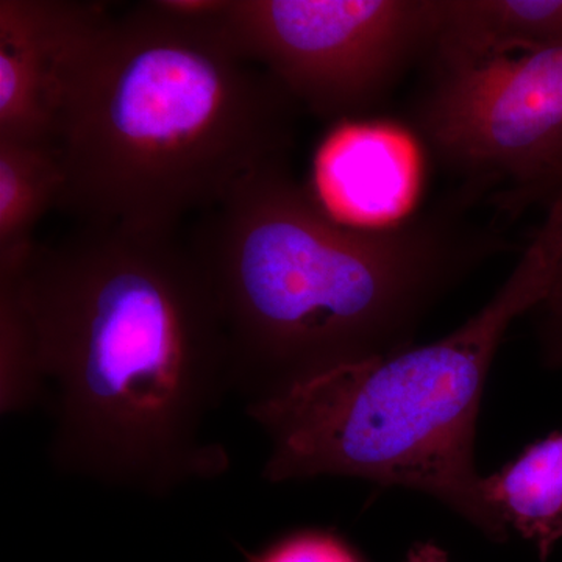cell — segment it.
<instances>
[{
	"label": "cell",
	"mask_w": 562,
	"mask_h": 562,
	"mask_svg": "<svg viewBox=\"0 0 562 562\" xmlns=\"http://www.w3.org/2000/svg\"><path fill=\"white\" fill-rule=\"evenodd\" d=\"M43 380L27 322L11 295L0 292V412H27L43 402Z\"/></svg>",
	"instance_id": "obj_12"
},
{
	"label": "cell",
	"mask_w": 562,
	"mask_h": 562,
	"mask_svg": "<svg viewBox=\"0 0 562 562\" xmlns=\"http://www.w3.org/2000/svg\"><path fill=\"white\" fill-rule=\"evenodd\" d=\"M408 147L394 133L347 122L322 146L316 162L322 205L360 220L397 214L414 184Z\"/></svg>",
	"instance_id": "obj_8"
},
{
	"label": "cell",
	"mask_w": 562,
	"mask_h": 562,
	"mask_svg": "<svg viewBox=\"0 0 562 562\" xmlns=\"http://www.w3.org/2000/svg\"><path fill=\"white\" fill-rule=\"evenodd\" d=\"M546 221L562 227V180L558 190L554 191L552 199L547 203Z\"/></svg>",
	"instance_id": "obj_16"
},
{
	"label": "cell",
	"mask_w": 562,
	"mask_h": 562,
	"mask_svg": "<svg viewBox=\"0 0 562 562\" xmlns=\"http://www.w3.org/2000/svg\"><path fill=\"white\" fill-rule=\"evenodd\" d=\"M560 246L538 231L479 313L439 341L344 366L244 412L265 432L262 479L349 476L430 495L492 542L509 539L475 468L487 375L514 321L552 290Z\"/></svg>",
	"instance_id": "obj_4"
},
{
	"label": "cell",
	"mask_w": 562,
	"mask_h": 562,
	"mask_svg": "<svg viewBox=\"0 0 562 562\" xmlns=\"http://www.w3.org/2000/svg\"><path fill=\"white\" fill-rule=\"evenodd\" d=\"M458 195L401 224H344L286 161L244 180L192 236L220 301L246 405L414 346L443 295L512 249Z\"/></svg>",
	"instance_id": "obj_2"
},
{
	"label": "cell",
	"mask_w": 562,
	"mask_h": 562,
	"mask_svg": "<svg viewBox=\"0 0 562 562\" xmlns=\"http://www.w3.org/2000/svg\"><path fill=\"white\" fill-rule=\"evenodd\" d=\"M61 190L54 144L0 139V283L16 279L31 260L36 227L57 210Z\"/></svg>",
	"instance_id": "obj_10"
},
{
	"label": "cell",
	"mask_w": 562,
	"mask_h": 562,
	"mask_svg": "<svg viewBox=\"0 0 562 562\" xmlns=\"http://www.w3.org/2000/svg\"><path fill=\"white\" fill-rule=\"evenodd\" d=\"M413 124L469 202L505 210L546 201L562 180V46L431 63Z\"/></svg>",
	"instance_id": "obj_6"
},
{
	"label": "cell",
	"mask_w": 562,
	"mask_h": 562,
	"mask_svg": "<svg viewBox=\"0 0 562 562\" xmlns=\"http://www.w3.org/2000/svg\"><path fill=\"white\" fill-rule=\"evenodd\" d=\"M0 292L31 331L58 471L162 498L231 469L205 438L231 342L192 239L74 225Z\"/></svg>",
	"instance_id": "obj_1"
},
{
	"label": "cell",
	"mask_w": 562,
	"mask_h": 562,
	"mask_svg": "<svg viewBox=\"0 0 562 562\" xmlns=\"http://www.w3.org/2000/svg\"><path fill=\"white\" fill-rule=\"evenodd\" d=\"M251 562H361L349 547L328 532L306 531L284 539Z\"/></svg>",
	"instance_id": "obj_13"
},
{
	"label": "cell",
	"mask_w": 562,
	"mask_h": 562,
	"mask_svg": "<svg viewBox=\"0 0 562 562\" xmlns=\"http://www.w3.org/2000/svg\"><path fill=\"white\" fill-rule=\"evenodd\" d=\"M484 491L509 530L535 543L539 560H549L562 539V431L484 476Z\"/></svg>",
	"instance_id": "obj_11"
},
{
	"label": "cell",
	"mask_w": 562,
	"mask_h": 562,
	"mask_svg": "<svg viewBox=\"0 0 562 562\" xmlns=\"http://www.w3.org/2000/svg\"><path fill=\"white\" fill-rule=\"evenodd\" d=\"M562 46V0H441L431 63Z\"/></svg>",
	"instance_id": "obj_9"
},
{
	"label": "cell",
	"mask_w": 562,
	"mask_h": 562,
	"mask_svg": "<svg viewBox=\"0 0 562 562\" xmlns=\"http://www.w3.org/2000/svg\"><path fill=\"white\" fill-rule=\"evenodd\" d=\"M547 301H562V254L560 261H558L557 272H554L552 290H550V294L547 295L543 302Z\"/></svg>",
	"instance_id": "obj_17"
},
{
	"label": "cell",
	"mask_w": 562,
	"mask_h": 562,
	"mask_svg": "<svg viewBox=\"0 0 562 562\" xmlns=\"http://www.w3.org/2000/svg\"><path fill=\"white\" fill-rule=\"evenodd\" d=\"M403 562H449V554L436 542H417Z\"/></svg>",
	"instance_id": "obj_15"
},
{
	"label": "cell",
	"mask_w": 562,
	"mask_h": 562,
	"mask_svg": "<svg viewBox=\"0 0 562 562\" xmlns=\"http://www.w3.org/2000/svg\"><path fill=\"white\" fill-rule=\"evenodd\" d=\"M542 357L550 368H562V301H547L541 306Z\"/></svg>",
	"instance_id": "obj_14"
},
{
	"label": "cell",
	"mask_w": 562,
	"mask_h": 562,
	"mask_svg": "<svg viewBox=\"0 0 562 562\" xmlns=\"http://www.w3.org/2000/svg\"><path fill=\"white\" fill-rule=\"evenodd\" d=\"M441 0H228L217 29L321 121L358 122L420 58Z\"/></svg>",
	"instance_id": "obj_5"
},
{
	"label": "cell",
	"mask_w": 562,
	"mask_h": 562,
	"mask_svg": "<svg viewBox=\"0 0 562 562\" xmlns=\"http://www.w3.org/2000/svg\"><path fill=\"white\" fill-rule=\"evenodd\" d=\"M299 106L216 22L157 0L102 11L63 72L57 210L76 225L172 235L244 180L286 161Z\"/></svg>",
	"instance_id": "obj_3"
},
{
	"label": "cell",
	"mask_w": 562,
	"mask_h": 562,
	"mask_svg": "<svg viewBox=\"0 0 562 562\" xmlns=\"http://www.w3.org/2000/svg\"><path fill=\"white\" fill-rule=\"evenodd\" d=\"M103 3L0 0V139L54 144L63 72Z\"/></svg>",
	"instance_id": "obj_7"
}]
</instances>
